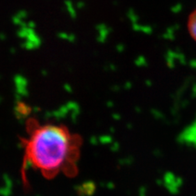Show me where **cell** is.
Returning <instances> with one entry per match:
<instances>
[{"instance_id": "6da1fadb", "label": "cell", "mask_w": 196, "mask_h": 196, "mask_svg": "<svg viewBox=\"0 0 196 196\" xmlns=\"http://www.w3.org/2000/svg\"><path fill=\"white\" fill-rule=\"evenodd\" d=\"M26 135L21 139L24 167L27 164L45 178L60 174L75 177L78 173L82 137L68 127L57 124H41L29 118L26 123Z\"/></svg>"}, {"instance_id": "7a4b0ae2", "label": "cell", "mask_w": 196, "mask_h": 196, "mask_svg": "<svg viewBox=\"0 0 196 196\" xmlns=\"http://www.w3.org/2000/svg\"><path fill=\"white\" fill-rule=\"evenodd\" d=\"M188 28L191 36L196 40V11L194 14H192V16L189 18Z\"/></svg>"}]
</instances>
